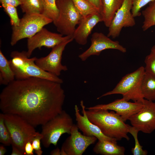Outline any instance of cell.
<instances>
[{"instance_id":"f1b7e54d","label":"cell","mask_w":155,"mask_h":155,"mask_svg":"<svg viewBox=\"0 0 155 155\" xmlns=\"http://www.w3.org/2000/svg\"><path fill=\"white\" fill-rule=\"evenodd\" d=\"M144 62L145 72L155 77V54L150 52L146 57Z\"/></svg>"},{"instance_id":"30bf717a","label":"cell","mask_w":155,"mask_h":155,"mask_svg":"<svg viewBox=\"0 0 155 155\" xmlns=\"http://www.w3.org/2000/svg\"><path fill=\"white\" fill-rule=\"evenodd\" d=\"M73 38L72 36H65L60 33L51 32L43 28L31 37L28 38V57L30 58L33 51L42 46L53 48L57 45Z\"/></svg>"},{"instance_id":"ac0fdd59","label":"cell","mask_w":155,"mask_h":155,"mask_svg":"<svg viewBox=\"0 0 155 155\" xmlns=\"http://www.w3.org/2000/svg\"><path fill=\"white\" fill-rule=\"evenodd\" d=\"M93 150L96 154L102 155H124L125 148L118 145L117 141L98 140Z\"/></svg>"},{"instance_id":"2e32d148","label":"cell","mask_w":155,"mask_h":155,"mask_svg":"<svg viewBox=\"0 0 155 155\" xmlns=\"http://www.w3.org/2000/svg\"><path fill=\"white\" fill-rule=\"evenodd\" d=\"M80 105L82 115L80 113L79 108L77 105L74 106L75 115L76 125L79 129L82 131L83 134L88 136L95 137L98 140L117 141L114 139L105 136L97 125L89 120L86 113V107L83 100L80 101Z\"/></svg>"},{"instance_id":"74e56055","label":"cell","mask_w":155,"mask_h":155,"mask_svg":"<svg viewBox=\"0 0 155 155\" xmlns=\"http://www.w3.org/2000/svg\"><path fill=\"white\" fill-rule=\"evenodd\" d=\"M60 153L61 155H67L64 150L61 148L60 150Z\"/></svg>"},{"instance_id":"603a6c76","label":"cell","mask_w":155,"mask_h":155,"mask_svg":"<svg viewBox=\"0 0 155 155\" xmlns=\"http://www.w3.org/2000/svg\"><path fill=\"white\" fill-rule=\"evenodd\" d=\"M148 4V5L142 12L144 18L142 28L144 31L155 26V0Z\"/></svg>"},{"instance_id":"e575fe53","label":"cell","mask_w":155,"mask_h":155,"mask_svg":"<svg viewBox=\"0 0 155 155\" xmlns=\"http://www.w3.org/2000/svg\"><path fill=\"white\" fill-rule=\"evenodd\" d=\"M12 151L11 155H25L24 152H23L13 145H11Z\"/></svg>"},{"instance_id":"cb8c5ba5","label":"cell","mask_w":155,"mask_h":155,"mask_svg":"<svg viewBox=\"0 0 155 155\" xmlns=\"http://www.w3.org/2000/svg\"><path fill=\"white\" fill-rule=\"evenodd\" d=\"M71 0L76 8L83 17L97 12H100L93 4L87 0Z\"/></svg>"},{"instance_id":"3957f363","label":"cell","mask_w":155,"mask_h":155,"mask_svg":"<svg viewBox=\"0 0 155 155\" xmlns=\"http://www.w3.org/2000/svg\"><path fill=\"white\" fill-rule=\"evenodd\" d=\"M11 59L9 60L10 67L13 72L15 79L22 80L30 77L46 79L61 84L63 80L54 74L45 71L35 63L37 58L28 57L26 52L14 51L10 54Z\"/></svg>"},{"instance_id":"ab89813d","label":"cell","mask_w":155,"mask_h":155,"mask_svg":"<svg viewBox=\"0 0 155 155\" xmlns=\"http://www.w3.org/2000/svg\"><path fill=\"white\" fill-rule=\"evenodd\" d=\"M59 0H57V1H59Z\"/></svg>"},{"instance_id":"d4e9b609","label":"cell","mask_w":155,"mask_h":155,"mask_svg":"<svg viewBox=\"0 0 155 155\" xmlns=\"http://www.w3.org/2000/svg\"><path fill=\"white\" fill-rule=\"evenodd\" d=\"M42 14L52 20L53 22L57 19L59 13L57 0H42Z\"/></svg>"},{"instance_id":"6da1fadb","label":"cell","mask_w":155,"mask_h":155,"mask_svg":"<svg viewBox=\"0 0 155 155\" xmlns=\"http://www.w3.org/2000/svg\"><path fill=\"white\" fill-rule=\"evenodd\" d=\"M65 98L61 84L30 77L15 79L0 94V109L17 115L34 127L43 125L60 113Z\"/></svg>"},{"instance_id":"83f0119b","label":"cell","mask_w":155,"mask_h":155,"mask_svg":"<svg viewBox=\"0 0 155 155\" xmlns=\"http://www.w3.org/2000/svg\"><path fill=\"white\" fill-rule=\"evenodd\" d=\"M2 6L5 12L9 16L12 26L19 25L20 19L18 17L16 7L9 5L2 4Z\"/></svg>"},{"instance_id":"4fadbf2b","label":"cell","mask_w":155,"mask_h":155,"mask_svg":"<svg viewBox=\"0 0 155 155\" xmlns=\"http://www.w3.org/2000/svg\"><path fill=\"white\" fill-rule=\"evenodd\" d=\"M90 40L91 44L90 47L78 56L83 61H86L91 56H98L102 51L106 49H116L123 53L127 51L126 49L118 41L113 40L101 32L94 33Z\"/></svg>"},{"instance_id":"ba28073f","label":"cell","mask_w":155,"mask_h":155,"mask_svg":"<svg viewBox=\"0 0 155 155\" xmlns=\"http://www.w3.org/2000/svg\"><path fill=\"white\" fill-rule=\"evenodd\" d=\"M59 13L53 23L59 33L72 36L83 17L76 8L71 0L57 1Z\"/></svg>"},{"instance_id":"d6986e66","label":"cell","mask_w":155,"mask_h":155,"mask_svg":"<svg viewBox=\"0 0 155 155\" xmlns=\"http://www.w3.org/2000/svg\"><path fill=\"white\" fill-rule=\"evenodd\" d=\"M103 22L108 27L116 12L122 6L124 0H101Z\"/></svg>"},{"instance_id":"ffe728a7","label":"cell","mask_w":155,"mask_h":155,"mask_svg":"<svg viewBox=\"0 0 155 155\" xmlns=\"http://www.w3.org/2000/svg\"><path fill=\"white\" fill-rule=\"evenodd\" d=\"M15 80L9 61L0 50V84L7 85Z\"/></svg>"},{"instance_id":"836d02e7","label":"cell","mask_w":155,"mask_h":155,"mask_svg":"<svg viewBox=\"0 0 155 155\" xmlns=\"http://www.w3.org/2000/svg\"><path fill=\"white\" fill-rule=\"evenodd\" d=\"M93 4L102 14V5L101 0H87Z\"/></svg>"},{"instance_id":"8992f818","label":"cell","mask_w":155,"mask_h":155,"mask_svg":"<svg viewBox=\"0 0 155 155\" xmlns=\"http://www.w3.org/2000/svg\"><path fill=\"white\" fill-rule=\"evenodd\" d=\"M73 120L65 111H62L54 117L42 125L40 133L43 146L49 148L51 144L56 146L60 138L64 133L70 134L74 125Z\"/></svg>"},{"instance_id":"484cf974","label":"cell","mask_w":155,"mask_h":155,"mask_svg":"<svg viewBox=\"0 0 155 155\" xmlns=\"http://www.w3.org/2000/svg\"><path fill=\"white\" fill-rule=\"evenodd\" d=\"M12 140L10 133L4 121L3 113L0 114V142L3 145L9 146L11 145Z\"/></svg>"},{"instance_id":"7a4b0ae2","label":"cell","mask_w":155,"mask_h":155,"mask_svg":"<svg viewBox=\"0 0 155 155\" xmlns=\"http://www.w3.org/2000/svg\"><path fill=\"white\" fill-rule=\"evenodd\" d=\"M89 120L97 125L103 134L117 141L129 140L128 135L129 125L113 111L105 109H86Z\"/></svg>"},{"instance_id":"1f68e13d","label":"cell","mask_w":155,"mask_h":155,"mask_svg":"<svg viewBox=\"0 0 155 155\" xmlns=\"http://www.w3.org/2000/svg\"><path fill=\"white\" fill-rule=\"evenodd\" d=\"M34 148L32 145V142L28 141L25 145L24 151L26 155H33Z\"/></svg>"},{"instance_id":"e0dca14e","label":"cell","mask_w":155,"mask_h":155,"mask_svg":"<svg viewBox=\"0 0 155 155\" xmlns=\"http://www.w3.org/2000/svg\"><path fill=\"white\" fill-rule=\"evenodd\" d=\"M102 14L99 12L83 17L72 35L78 44L85 45L93 29L98 23L103 22Z\"/></svg>"},{"instance_id":"7402d4cb","label":"cell","mask_w":155,"mask_h":155,"mask_svg":"<svg viewBox=\"0 0 155 155\" xmlns=\"http://www.w3.org/2000/svg\"><path fill=\"white\" fill-rule=\"evenodd\" d=\"M22 12L26 14L42 13L43 11L42 0H19Z\"/></svg>"},{"instance_id":"52a82bcc","label":"cell","mask_w":155,"mask_h":155,"mask_svg":"<svg viewBox=\"0 0 155 155\" xmlns=\"http://www.w3.org/2000/svg\"><path fill=\"white\" fill-rule=\"evenodd\" d=\"M53 20L42 13L26 14L18 26H12L10 44L13 46L20 40L30 38Z\"/></svg>"},{"instance_id":"9a60e30c","label":"cell","mask_w":155,"mask_h":155,"mask_svg":"<svg viewBox=\"0 0 155 155\" xmlns=\"http://www.w3.org/2000/svg\"><path fill=\"white\" fill-rule=\"evenodd\" d=\"M142 102H129L123 98L106 104H98L86 108L87 110L105 109L115 111L125 122L143 108Z\"/></svg>"},{"instance_id":"4316f807","label":"cell","mask_w":155,"mask_h":155,"mask_svg":"<svg viewBox=\"0 0 155 155\" xmlns=\"http://www.w3.org/2000/svg\"><path fill=\"white\" fill-rule=\"evenodd\" d=\"M139 132L133 127L129 125L128 132L133 137L135 142V146L131 149V151L133 155H146L148 153L147 151L143 149L142 146L139 143L138 138Z\"/></svg>"},{"instance_id":"5bb4252c","label":"cell","mask_w":155,"mask_h":155,"mask_svg":"<svg viewBox=\"0 0 155 155\" xmlns=\"http://www.w3.org/2000/svg\"><path fill=\"white\" fill-rule=\"evenodd\" d=\"M78 130L77 125L74 124L70 135L63 144L61 148L67 155H82L90 146L94 144L98 140L95 137L82 134Z\"/></svg>"},{"instance_id":"5b68a950","label":"cell","mask_w":155,"mask_h":155,"mask_svg":"<svg viewBox=\"0 0 155 155\" xmlns=\"http://www.w3.org/2000/svg\"><path fill=\"white\" fill-rule=\"evenodd\" d=\"M3 115L5 125L11 137V145L24 152L26 144L28 141L32 142L39 133L36 131L34 127L17 115L3 113Z\"/></svg>"},{"instance_id":"9c48e42d","label":"cell","mask_w":155,"mask_h":155,"mask_svg":"<svg viewBox=\"0 0 155 155\" xmlns=\"http://www.w3.org/2000/svg\"><path fill=\"white\" fill-rule=\"evenodd\" d=\"M73 38L57 45L53 48L46 56L37 58L36 64L43 70L58 76L62 71L67 70V67L61 63L63 53L67 44L72 42Z\"/></svg>"},{"instance_id":"44dd1931","label":"cell","mask_w":155,"mask_h":155,"mask_svg":"<svg viewBox=\"0 0 155 155\" xmlns=\"http://www.w3.org/2000/svg\"><path fill=\"white\" fill-rule=\"evenodd\" d=\"M141 91L144 99L155 100V77L145 72L142 82Z\"/></svg>"},{"instance_id":"277c9868","label":"cell","mask_w":155,"mask_h":155,"mask_svg":"<svg viewBox=\"0 0 155 155\" xmlns=\"http://www.w3.org/2000/svg\"><path fill=\"white\" fill-rule=\"evenodd\" d=\"M145 73V67L141 66L134 71L123 77L111 91L104 94L97 98L113 94H119L126 100L142 102L144 98L141 91L142 80Z\"/></svg>"},{"instance_id":"8fae6325","label":"cell","mask_w":155,"mask_h":155,"mask_svg":"<svg viewBox=\"0 0 155 155\" xmlns=\"http://www.w3.org/2000/svg\"><path fill=\"white\" fill-rule=\"evenodd\" d=\"M142 108L129 119L132 126L145 133L155 130V102L144 99Z\"/></svg>"},{"instance_id":"d6a6232c","label":"cell","mask_w":155,"mask_h":155,"mask_svg":"<svg viewBox=\"0 0 155 155\" xmlns=\"http://www.w3.org/2000/svg\"><path fill=\"white\" fill-rule=\"evenodd\" d=\"M1 3L5 4L16 7L20 6L21 3L19 0H0Z\"/></svg>"},{"instance_id":"4dcf8cb0","label":"cell","mask_w":155,"mask_h":155,"mask_svg":"<svg viewBox=\"0 0 155 155\" xmlns=\"http://www.w3.org/2000/svg\"><path fill=\"white\" fill-rule=\"evenodd\" d=\"M41 133H39L33 138L32 141V145L35 152L37 155H41L43 152L41 149L40 141L42 138Z\"/></svg>"},{"instance_id":"8d00e7d4","label":"cell","mask_w":155,"mask_h":155,"mask_svg":"<svg viewBox=\"0 0 155 155\" xmlns=\"http://www.w3.org/2000/svg\"><path fill=\"white\" fill-rule=\"evenodd\" d=\"M7 152V150L4 146L1 144L0 146V155H4Z\"/></svg>"},{"instance_id":"f35d334b","label":"cell","mask_w":155,"mask_h":155,"mask_svg":"<svg viewBox=\"0 0 155 155\" xmlns=\"http://www.w3.org/2000/svg\"><path fill=\"white\" fill-rule=\"evenodd\" d=\"M151 52H152L155 54V44L152 47L151 49Z\"/></svg>"},{"instance_id":"d590c367","label":"cell","mask_w":155,"mask_h":155,"mask_svg":"<svg viewBox=\"0 0 155 155\" xmlns=\"http://www.w3.org/2000/svg\"><path fill=\"white\" fill-rule=\"evenodd\" d=\"M50 154L52 155H61L60 150L58 148L53 149L50 152Z\"/></svg>"},{"instance_id":"f546056e","label":"cell","mask_w":155,"mask_h":155,"mask_svg":"<svg viewBox=\"0 0 155 155\" xmlns=\"http://www.w3.org/2000/svg\"><path fill=\"white\" fill-rule=\"evenodd\" d=\"M155 0H132L131 12L134 18L140 16L141 9L147 4Z\"/></svg>"},{"instance_id":"7c38bea8","label":"cell","mask_w":155,"mask_h":155,"mask_svg":"<svg viewBox=\"0 0 155 155\" xmlns=\"http://www.w3.org/2000/svg\"><path fill=\"white\" fill-rule=\"evenodd\" d=\"M132 0H124L109 26L107 36L115 38L119 36L123 28L132 27L135 21L132 12Z\"/></svg>"}]
</instances>
